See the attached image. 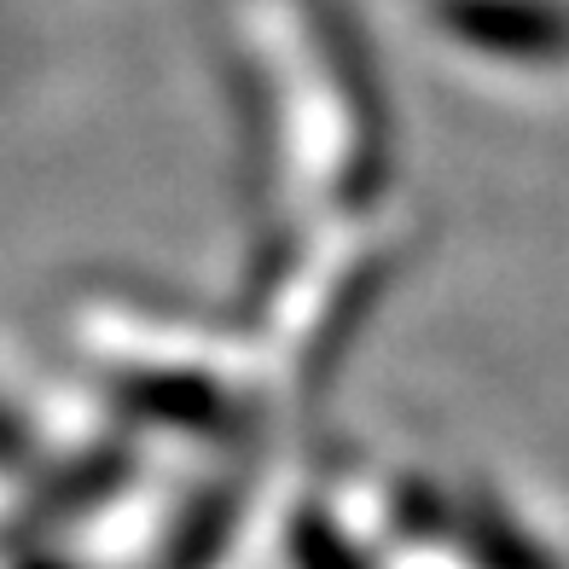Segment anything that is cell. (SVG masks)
<instances>
[{
    "mask_svg": "<svg viewBox=\"0 0 569 569\" xmlns=\"http://www.w3.org/2000/svg\"><path fill=\"white\" fill-rule=\"evenodd\" d=\"M442 23L495 59H563L569 12L552 0H442Z\"/></svg>",
    "mask_w": 569,
    "mask_h": 569,
    "instance_id": "1",
    "label": "cell"
}]
</instances>
